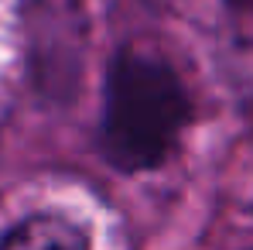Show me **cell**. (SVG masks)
Masks as SVG:
<instances>
[{"instance_id":"obj_1","label":"cell","mask_w":253,"mask_h":250,"mask_svg":"<svg viewBox=\"0 0 253 250\" xmlns=\"http://www.w3.org/2000/svg\"><path fill=\"white\" fill-rule=\"evenodd\" d=\"M192 117L188 86L168 58L140 45H120L110 55L99 113V151L110 168L140 175L168 165Z\"/></svg>"},{"instance_id":"obj_3","label":"cell","mask_w":253,"mask_h":250,"mask_svg":"<svg viewBox=\"0 0 253 250\" xmlns=\"http://www.w3.org/2000/svg\"><path fill=\"white\" fill-rule=\"evenodd\" d=\"M233 14H243V17H253V0H222Z\"/></svg>"},{"instance_id":"obj_2","label":"cell","mask_w":253,"mask_h":250,"mask_svg":"<svg viewBox=\"0 0 253 250\" xmlns=\"http://www.w3.org/2000/svg\"><path fill=\"white\" fill-rule=\"evenodd\" d=\"M0 250H92V233L69 212L42 209L0 230Z\"/></svg>"}]
</instances>
